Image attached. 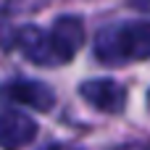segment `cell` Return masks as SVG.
Returning a JSON list of instances; mask_svg holds the SVG:
<instances>
[{
	"mask_svg": "<svg viewBox=\"0 0 150 150\" xmlns=\"http://www.w3.org/2000/svg\"><path fill=\"white\" fill-rule=\"evenodd\" d=\"M148 111H150V90H148Z\"/></svg>",
	"mask_w": 150,
	"mask_h": 150,
	"instance_id": "cell-10",
	"label": "cell"
},
{
	"mask_svg": "<svg viewBox=\"0 0 150 150\" xmlns=\"http://www.w3.org/2000/svg\"><path fill=\"white\" fill-rule=\"evenodd\" d=\"M50 0H3V13L11 16V13H32L42 5H47Z\"/></svg>",
	"mask_w": 150,
	"mask_h": 150,
	"instance_id": "cell-7",
	"label": "cell"
},
{
	"mask_svg": "<svg viewBox=\"0 0 150 150\" xmlns=\"http://www.w3.org/2000/svg\"><path fill=\"white\" fill-rule=\"evenodd\" d=\"M129 3H132V8H137L142 13H150V0H129Z\"/></svg>",
	"mask_w": 150,
	"mask_h": 150,
	"instance_id": "cell-8",
	"label": "cell"
},
{
	"mask_svg": "<svg viewBox=\"0 0 150 150\" xmlns=\"http://www.w3.org/2000/svg\"><path fill=\"white\" fill-rule=\"evenodd\" d=\"M95 58L108 66H121L129 61L150 58V21L111 24L98 32Z\"/></svg>",
	"mask_w": 150,
	"mask_h": 150,
	"instance_id": "cell-1",
	"label": "cell"
},
{
	"mask_svg": "<svg viewBox=\"0 0 150 150\" xmlns=\"http://www.w3.org/2000/svg\"><path fill=\"white\" fill-rule=\"evenodd\" d=\"M13 42L21 50V55L26 61L37 63V66H58V63H63V58L58 55V50L53 45L50 32H42L40 26H32V24L18 26L13 32Z\"/></svg>",
	"mask_w": 150,
	"mask_h": 150,
	"instance_id": "cell-2",
	"label": "cell"
},
{
	"mask_svg": "<svg viewBox=\"0 0 150 150\" xmlns=\"http://www.w3.org/2000/svg\"><path fill=\"white\" fill-rule=\"evenodd\" d=\"M37 137V124L16 111V108H5L3 116H0V142L5 150H18L24 145H29L32 140Z\"/></svg>",
	"mask_w": 150,
	"mask_h": 150,
	"instance_id": "cell-5",
	"label": "cell"
},
{
	"mask_svg": "<svg viewBox=\"0 0 150 150\" xmlns=\"http://www.w3.org/2000/svg\"><path fill=\"white\" fill-rule=\"evenodd\" d=\"M50 37H53V45H55L58 55L63 58V63H69L84 45V24L76 16H61L53 21Z\"/></svg>",
	"mask_w": 150,
	"mask_h": 150,
	"instance_id": "cell-6",
	"label": "cell"
},
{
	"mask_svg": "<svg viewBox=\"0 0 150 150\" xmlns=\"http://www.w3.org/2000/svg\"><path fill=\"white\" fill-rule=\"evenodd\" d=\"M121 150H148V148H142V145H129V148H121Z\"/></svg>",
	"mask_w": 150,
	"mask_h": 150,
	"instance_id": "cell-9",
	"label": "cell"
},
{
	"mask_svg": "<svg viewBox=\"0 0 150 150\" xmlns=\"http://www.w3.org/2000/svg\"><path fill=\"white\" fill-rule=\"evenodd\" d=\"M5 98L18 105H29L34 111H50L55 105V92L37 79H13L5 84Z\"/></svg>",
	"mask_w": 150,
	"mask_h": 150,
	"instance_id": "cell-4",
	"label": "cell"
},
{
	"mask_svg": "<svg viewBox=\"0 0 150 150\" xmlns=\"http://www.w3.org/2000/svg\"><path fill=\"white\" fill-rule=\"evenodd\" d=\"M79 95L103 113H121L127 105V90L116 79H87L79 84Z\"/></svg>",
	"mask_w": 150,
	"mask_h": 150,
	"instance_id": "cell-3",
	"label": "cell"
}]
</instances>
